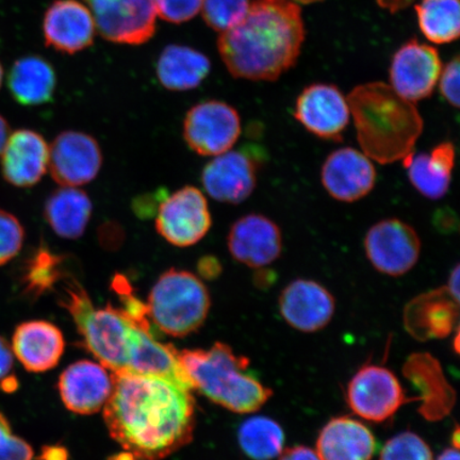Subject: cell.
Here are the masks:
<instances>
[{
    "mask_svg": "<svg viewBox=\"0 0 460 460\" xmlns=\"http://www.w3.org/2000/svg\"><path fill=\"white\" fill-rule=\"evenodd\" d=\"M114 386L103 406L112 438L140 460H161L189 444L195 428L191 394L166 379L113 374Z\"/></svg>",
    "mask_w": 460,
    "mask_h": 460,
    "instance_id": "1",
    "label": "cell"
},
{
    "mask_svg": "<svg viewBox=\"0 0 460 460\" xmlns=\"http://www.w3.org/2000/svg\"><path fill=\"white\" fill-rule=\"evenodd\" d=\"M305 36L300 5L254 0L244 19L218 37L217 49L234 78L272 83L296 65Z\"/></svg>",
    "mask_w": 460,
    "mask_h": 460,
    "instance_id": "2",
    "label": "cell"
},
{
    "mask_svg": "<svg viewBox=\"0 0 460 460\" xmlns=\"http://www.w3.org/2000/svg\"><path fill=\"white\" fill-rule=\"evenodd\" d=\"M361 152L379 164H393L415 154L424 123L415 103L389 84L356 86L347 97Z\"/></svg>",
    "mask_w": 460,
    "mask_h": 460,
    "instance_id": "3",
    "label": "cell"
},
{
    "mask_svg": "<svg viewBox=\"0 0 460 460\" xmlns=\"http://www.w3.org/2000/svg\"><path fill=\"white\" fill-rule=\"evenodd\" d=\"M183 370L206 398L237 413H252L266 404L273 391L250 373V360L217 342L208 349L178 350Z\"/></svg>",
    "mask_w": 460,
    "mask_h": 460,
    "instance_id": "4",
    "label": "cell"
},
{
    "mask_svg": "<svg viewBox=\"0 0 460 460\" xmlns=\"http://www.w3.org/2000/svg\"><path fill=\"white\" fill-rule=\"evenodd\" d=\"M61 305L76 324L86 349L113 374L128 373L143 330L122 309H96L82 286L66 281ZM149 332V331H148Z\"/></svg>",
    "mask_w": 460,
    "mask_h": 460,
    "instance_id": "5",
    "label": "cell"
},
{
    "mask_svg": "<svg viewBox=\"0 0 460 460\" xmlns=\"http://www.w3.org/2000/svg\"><path fill=\"white\" fill-rule=\"evenodd\" d=\"M210 305L208 289L198 276L171 269L149 293L148 318L166 335L186 337L204 324Z\"/></svg>",
    "mask_w": 460,
    "mask_h": 460,
    "instance_id": "6",
    "label": "cell"
},
{
    "mask_svg": "<svg viewBox=\"0 0 460 460\" xmlns=\"http://www.w3.org/2000/svg\"><path fill=\"white\" fill-rule=\"evenodd\" d=\"M101 36L109 42L140 45L156 31L154 0H84Z\"/></svg>",
    "mask_w": 460,
    "mask_h": 460,
    "instance_id": "7",
    "label": "cell"
},
{
    "mask_svg": "<svg viewBox=\"0 0 460 460\" xmlns=\"http://www.w3.org/2000/svg\"><path fill=\"white\" fill-rule=\"evenodd\" d=\"M347 401L356 415L382 423L395 415L408 400L398 377L387 367L367 365L350 379Z\"/></svg>",
    "mask_w": 460,
    "mask_h": 460,
    "instance_id": "8",
    "label": "cell"
},
{
    "mask_svg": "<svg viewBox=\"0 0 460 460\" xmlns=\"http://www.w3.org/2000/svg\"><path fill=\"white\" fill-rule=\"evenodd\" d=\"M241 135V119L235 109L220 101H207L190 109L183 122V137L200 156L226 153Z\"/></svg>",
    "mask_w": 460,
    "mask_h": 460,
    "instance_id": "9",
    "label": "cell"
},
{
    "mask_svg": "<svg viewBox=\"0 0 460 460\" xmlns=\"http://www.w3.org/2000/svg\"><path fill=\"white\" fill-rule=\"evenodd\" d=\"M364 245L372 266L394 278L405 275L416 266L422 247L416 229L399 218L374 224L366 234Z\"/></svg>",
    "mask_w": 460,
    "mask_h": 460,
    "instance_id": "10",
    "label": "cell"
},
{
    "mask_svg": "<svg viewBox=\"0 0 460 460\" xmlns=\"http://www.w3.org/2000/svg\"><path fill=\"white\" fill-rule=\"evenodd\" d=\"M211 224L208 203L197 188L183 187L159 206L156 229L172 245L188 247L199 243L208 234Z\"/></svg>",
    "mask_w": 460,
    "mask_h": 460,
    "instance_id": "11",
    "label": "cell"
},
{
    "mask_svg": "<svg viewBox=\"0 0 460 460\" xmlns=\"http://www.w3.org/2000/svg\"><path fill=\"white\" fill-rule=\"evenodd\" d=\"M442 62L433 46L410 40L396 50L389 68L390 86L413 103L427 100L438 84Z\"/></svg>",
    "mask_w": 460,
    "mask_h": 460,
    "instance_id": "12",
    "label": "cell"
},
{
    "mask_svg": "<svg viewBox=\"0 0 460 460\" xmlns=\"http://www.w3.org/2000/svg\"><path fill=\"white\" fill-rule=\"evenodd\" d=\"M293 114L310 134L335 142L342 141L350 119L347 97L329 84L306 86L297 97Z\"/></svg>",
    "mask_w": 460,
    "mask_h": 460,
    "instance_id": "13",
    "label": "cell"
},
{
    "mask_svg": "<svg viewBox=\"0 0 460 460\" xmlns=\"http://www.w3.org/2000/svg\"><path fill=\"white\" fill-rule=\"evenodd\" d=\"M102 164L100 144L80 131H65L49 148V168L62 187H79L91 182Z\"/></svg>",
    "mask_w": 460,
    "mask_h": 460,
    "instance_id": "14",
    "label": "cell"
},
{
    "mask_svg": "<svg viewBox=\"0 0 460 460\" xmlns=\"http://www.w3.org/2000/svg\"><path fill=\"white\" fill-rule=\"evenodd\" d=\"M321 181L332 199L354 203L367 197L376 182L372 160L352 147L333 151L324 161Z\"/></svg>",
    "mask_w": 460,
    "mask_h": 460,
    "instance_id": "15",
    "label": "cell"
},
{
    "mask_svg": "<svg viewBox=\"0 0 460 460\" xmlns=\"http://www.w3.org/2000/svg\"><path fill=\"white\" fill-rule=\"evenodd\" d=\"M227 245L235 261L252 269H261L280 257L283 235L278 224L271 218L251 214L233 224Z\"/></svg>",
    "mask_w": 460,
    "mask_h": 460,
    "instance_id": "16",
    "label": "cell"
},
{
    "mask_svg": "<svg viewBox=\"0 0 460 460\" xmlns=\"http://www.w3.org/2000/svg\"><path fill=\"white\" fill-rule=\"evenodd\" d=\"M107 370L102 364L80 360L62 372L58 387L68 411L92 415L106 405L114 386L112 373Z\"/></svg>",
    "mask_w": 460,
    "mask_h": 460,
    "instance_id": "17",
    "label": "cell"
},
{
    "mask_svg": "<svg viewBox=\"0 0 460 460\" xmlns=\"http://www.w3.org/2000/svg\"><path fill=\"white\" fill-rule=\"evenodd\" d=\"M279 303L287 323L303 332L323 330L336 309L332 293L310 279L293 280L281 292Z\"/></svg>",
    "mask_w": 460,
    "mask_h": 460,
    "instance_id": "18",
    "label": "cell"
},
{
    "mask_svg": "<svg viewBox=\"0 0 460 460\" xmlns=\"http://www.w3.org/2000/svg\"><path fill=\"white\" fill-rule=\"evenodd\" d=\"M206 192L221 203L238 205L249 199L257 186V165L249 155L226 152L205 166L201 174Z\"/></svg>",
    "mask_w": 460,
    "mask_h": 460,
    "instance_id": "19",
    "label": "cell"
},
{
    "mask_svg": "<svg viewBox=\"0 0 460 460\" xmlns=\"http://www.w3.org/2000/svg\"><path fill=\"white\" fill-rule=\"evenodd\" d=\"M95 22L89 9L77 0H56L44 15L46 46L75 54L93 44Z\"/></svg>",
    "mask_w": 460,
    "mask_h": 460,
    "instance_id": "20",
    "label": "cell"
},
{
    "mask_svg": "<svg viewBox=\"0 0 460 460\" xmlns=\"http://www.w3.org/2000/svg\"><path fill=\"white\" fill-rule=\"evenodd\" d=\"M402 373L420 393L419 412L429 421H439L450 415L456 402V390L447 382L439 361L429 353H416L408 358Z\"/></svg>",
    "mask_w": 460,
    "mask_h": 460,
    "instance_id": "21",
    "label": "cell"
},
{
    "mask_svg": "<svg viewBox=\"0 0 460 460\" xmlns=\"http://www.w3.org/2000/svg\"><path fill=\"white\" fill-rule=\"evenodd\" d=\"M458 315L459 302L445 286L422 293L408 303L404 309V325L417 341H428L451 335Z\"/></svg>",
    "mask_w": 460,
    "mask_h": 460,
    "instance_id": "22",
    "label": "cell"
},
{
    "mask_svg": "<svg viewBox=\"0 0 460 460\" xmlns=\"http://www.w3.org/2000/svg\"><path fill=\"white\" fill-rule=\"evenodd\" d=\"M2 157L5 181L17 188H31L49 169V147L37 131L20 129L10 135Z\"/></svg>",
    "mask_w": 460,
    "mask_h": 460,
    "instance_id": "23",
    "label": "cell"
},
{
    "mask_svg": "<svg viewBox=\"0 0 460 460\" xmlns=\"http://www.w3.org/2000/svg\"><path fill=\"white\" fill-rule=\"evenodd\" d=\"M13 355L29 372L53 369L65 352V338L48 321H28L16 327L13 337Z\"/></svg>",
    "mask_w": 460,
    "mask_h": 460,
    "instance_id": "24",
    "label": "cell"
},
{
    "mask_svg": "<svg viewBox=\"0 0 460 460\" xmlns=\"http://www.w3.org/2000/svg\"><path fill=\"white\" fill-rule=\"evenodd\" d=\"M376 450L372 431L349 417L332 419L316 439L315 452L321 460H371Z\"/></svg>",
    "mask_w": 460,
    "mask_h": 460,
    "instance_id": "25",
    "label": "cell"
},
{
    "mask_svg": "<svg viewBox=\"0 0 460 460\" xmlns=\"http://www.w3.org/2000/svg\"><path fill=\"white\" fill-rule=\"evenodd\" d=\"M411 185L424 198L437 200L446 197L450 189L456 165V147L442 142L430 153L413 154L402 161Z\"/></svg>",
    "mask_w": 460,
    "mask_h": 460,
    "instance_id": "26",
    "label": "cell"
},
{
    "mask_svg": "<svg viewBox=\"0 0 460 460\" xmlns=\"http://www.w3.org/2000/svg\"><path fill=\"white\" fill-rule=\"evenodd\" d=\"M57 76L53 66L40 56H27L14 62L8 76L13 99L22 106H39L53 100Z\"/></svg>",
    "mask_w": 460,
    "mask_h": 460,
    "instance_id": "27",
    "label": "cell"
},
{
    "mask_svg": "<svg viewBox=\"0 0 460 460\" xmlns=\"http://www.w3.org/2000/svg\"><path fill=\"white\" fill-rule=\"evenodd\" d=\"M208 57L188 46L172 44L161 53L157 76L161 84L171 91L198 88L210 72Z\"/></svg>",
    "mask_w": 460,
    "mask_h": 460,
    "instance_id": "28",
    "label": "cell"
},
{
    "mask_svg": "<svg viewBox=\"0 0 460 460\" xmlns=\"http://www.w3.org/2000/svg\"><path fill=\"white\" fill-rule=\"evenodd\" d=\"M92 215L89 195L76 187L56 190L46 200L44 217L51 229L63 239L82 237Z\"/></svg>",
    "mask_w": 460,
    "mask_h": 460,
    "instance_id": "29",
    "label": "cell"
},
{
    "mask_svg": "<svg viewBox=\"0 0 460 460\" xmlns=\"http://www.w3.org/2000/svg\"><path fill=\"white\" fill-rule=\"evenodd\" d=\"M459 0H422L415 5L419 27L435 44H450L459 38Z\"/></svg>",
    "mask_w": 460,
    "mask_h": 460,
    "instance_id": "30",
    "label": "cell"
},
{
    "mask_svg": "<svg viewBox=\"0 0 460 460\" xmlns=\"http://www.w3.org/2000/svg\"><path fill=\"white\" fill-rule=\"evenodd\" d=\"M240 447L252 460H272L284 450L285 433L275 420L257 416L245 420L238 430Z\"/></svg>",
    "mask_w": 460,
    "mask_h": 460,
    "instance_id": "31",
    "label": "cell"
},
{
    "mask_svg": "<svg viewBox=\"0 0 460 460\" xmlns=\"http://www.w3.org/2000/svg\"><path fill=\"white\" fill-rule=\"evenodd\" d=\"M63 278L62 258L48 247L40 246L25 263L22 285L27 296L37 298L54 290Z\"/></svg>",
    "mask_w": 460,
    "mask_h": 460,
    "instance_id": "32",
    "label": "cell"
},
{
    "mask_svg": "<svg viewBox=\"0 0 460 460\" xmlns=\"http://www.w3.org/2000/svg\"><path fill=\"white\" fill-rule=\"evenodd\" d=\"M250 4V0H204L201 7L206 24L222 33L244 19Z\"/></svg>",
    "mask_w": 460,
    "mask_h": 460,
    "instance_id": "33",
    "label": "cell"
},
{
    "mask_svg": "<svg viewBox=\"0 0 460 460\" xmlns=\"http://www.w3.org/2000/svg\"><path fill=\"white\" fill-rule=\"evenodd\" d=\"M379 460H434V457L421 437L412 431H404L387 441Z\"/></svg>",
    "mask_w": 460,
    "mask_h": 460,
    "instance_id": "34",
    "label": "cell"
},
{
    "mask_svg": "<svg viewBox=\"0 0 460 460\" xmlns=\"http://www.w3.org/2000/svg\"><path fill=\"white\" fill-rule=\"evenodd\" d=\"M24 227L19 218L0 209V267L13 261L24 243Z\"/></svg>",
    "mask_w": 460,
    "mask_h": 460,
    "instance_id": "35",
    "label": "cell"
},
{
    "mask_svg": "<svg viewBox=\"0 0 460 460\" xmlns=\"http://www.w3.org/2000/svg\"><path fill=\"white\" fill-rule=\"evenodd\" d=\"M33 450L27 441L13 434L7 417L0 411V460H32Z\"/></svg>",
    "mask_w": 460,
    "mask_h": 460,
    "instance_id": "36",
    "label": "cell"
},
{
    "mask_svg": "<svg viewBox=\"0 0 460 460\" xmlns=\"http://www.w3.org/2000/svg\"><path fill=\"white\" fill-rule=\"evenodd\" d=\"M204 0H154L161 19L181 24L192 20L201 10Z\"/></svg>",
    "mask_w": 460,
    "mask_h": 460,
    "instance_id": "37",
    "label": "cell"
},
{
    "mask_svg": "<svg viewBox=\"0 0 460 460\" xmlns=\"http://www.w3.org/2000/svg\"><path fill=\"white\" fill-rule=\"evenodd\" d=\"M459 57L456 56L442 67L438 84L440 94L454 108H459Z\"/></svg>",
    "mask_w": 460,
    "mask_h": 460,
    "instance_id": "38",
    "label": "cell"
},
{
    "mask_svg": "<svg viewBox=\"0 0 460 460\" xmlns=\"http://www.w3.org/2000/svg\"><path fill=\"white\" fill-rule=\"evenodd\" d=\"M13 348L4 337L0 336V382L13 372Z\"/></svg>",
    "mask_w": 460,
    "mask_h": 460,
    "instance_id": "39",
    "label": "cell"
},
{
    "mask_svg": "<svg viewBox=\"0 0 460 460\" xmlns=\"http://www.w3.org/2000/svg\"><path fill=\"white\" fill-rule=\"evenodd\" d=\"M279 457V460H321L315 451L304 446L288 447Z\"/></svg>",
    "mask_w": 460,
    "mask_h": 460,
    "instance_id": "40",
    "label": "cell"
},
{
    "mask_svg": "<svg viewBox=\"0 0 460 460\" xmlns=\"http://www.w3.org/2000/svg\"><path fill=\"white\" fill-rule=\"evenodd\" d=\"M199 272L206 279H215L222 273L221 262L214 256H205L198 264Z\"/></svg>",
    "mask_w": 460,
    "mask_h": 460,
    "instance_id": "41",
    "label": "cell"
},
{
    "mask_svg": "<svg viewBox=\"0 0 460 460\" xmlns=\"http://www.w3.org/2000/svg\"><path fill=\"white\" fill-rule=\"evenodd\" d=\"M39 460H68V453L60 446H46L42 447Z\"/></svg>",
    "mask_w": 460,
    "mask_h": 460,
    "instance_id": "42",
    "label": "cell"
},
{
    "mask_svg": "<svg viewBox=\"0 0 460 460\" xmlns=\"http://www.w3.org/2000/svg\"><path fill=\"white\" fill-rule=\"evenodd\" d=\"M415 2V0H376L377 4L384 10H387L391 14L400 13L405 10Z\"/></svg>",
    "mask_w": 460,
    "mask_h": 460,
    "instance_id": "43",
    "label": "cell"
},
{
    "mask_svg": "<svg viewBox=\"0 0 460 460\" xmlns=\"http://www.w3.org/2000/svg\"><path fill=\"white\" fill-rule=\"evenodd\" d=\"M459 275H460V271H459V266L457 264V266L452 270L450 278H448V280H447V285L446 286L447 291L451 293V296L454 298H456V300L457 302H459V290H460Z\"/></svg>",
    "mask_w": 460,
    "mask_h": 460,
    "instance_id": "44",
    "label": "cell"
},
{
    "mask_svg": "<svg viewBox=\"0 0 460 460\" xmlns=\"http://www.w3.org/2000/svg\"><path fill=\"white\" fill-rule=\"evenodd\" d=\"M10 137V126L2 115H0V156H2L5 144Z\"/></svg>",
    "mask_w": 460,
    "mask_h": 460,
    "instance_id": "45",
    "label": "cell"
},
{
    "mask_svg": "<svg viewBox=\"0 0 460 460\" xmlns=\"http://www.w3.org/2000/svg\"><path fill=\"white\" fill-rule=\"evenodd\" d=\"M19 388V381L13 376V374H10L7 377H4L2 382H0V390L5 394H13L14 391Z\"/></svg>",
    "mask_w": 460,
    "mask_h": 460,
    "instance_id": "46",
    "label": "cell"
},
{
    "mask_svg": "<svg viewBox=\"0 0 460 460\" xmlns=\"http://www.w3.org/2000/svg\"><path fill=\"white\" fill-rule=\"evenodd\" d=\"M437 460H460L458 448L450 447L442 452Z\"/></svg>",
    "mask_w": 460,
    "mask_h": 460,
    "instance_id": "47",
    "label": "cell"
},
{
    "mask_svg": "<svg viewBox=\"0 0 460 460\" xmlns=\"http://www.w3.org/2000/svg\"><path fill=\"white\" fill-rule=\"evenodd\" d=\"M109 460H140L137 456H134V454L125 451L124 453L117 454V456H114Z\"/></svg>",
    "mask_w": 460,
    "mask_h": 460,
    "instance_id": "48",
    "label": "cell"
},
{
    "mask_svg": "<svg viewBox=\"0 0 460 460\" xmlns=\"http://www.w3.org/2000/svg\"><path fill=\"white\" fill-rule=\"evenodd\" d=\"M452 444L453 447L458 448L460 444V431L459 428L456 427V430H454V433L452 434Z\"/></svg>",
    "mask_w": 460,
    "mask_h": 460,
    "instance_id": "49",
    "label": "cell"
},
{
    "mask_svg": "<svg viewBox=\"0 0 460 460\" xmlns=\"http://www.w3.org/2000/svg\"><path fill=\"white\" fill-rule=\"evenodd\" d=\"M291 3H295L298 5L300 4H313L324 2V0H289Z\"/></svg>",
    "mask_w": 460,
    "mask_h": 460,
    "instance_id": "50",
    "label": "cell"
},
{
    "mask_svg": "<svg viewBox=\"0 0 460 460\" xmlns=\"http://www.w3.org/2000/svg\"><path fill=\"white\" fill-rule=\"evenodd\" d=\"M3 78H4V68H3V66L0 65V88H2Z\"/></svg>",
    "mask_w": 460,
    "mask_h": 460,
    "instance_id": "51",
    "label": "cell"
}]
</instances>
